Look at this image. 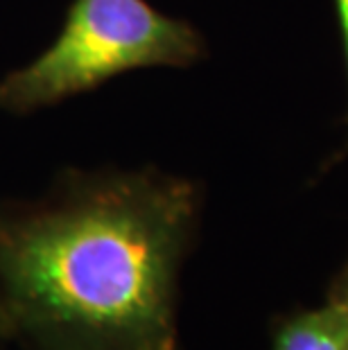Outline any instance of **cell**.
<instances>
[{
    "label": "cell",
    "instance_id": "6da1fadb",
    "mask_svg": "<svg viewBox=\"0 0 348 350\" xmlns=\"http://www.w3.org/2000/svg\"><path fill=\"white\" fill-rule=\"evenodd\" d=\"M202 192L157 167H68L0 201V341L179 350L176 299Z\"/></svg>",
    "mask_w": 348,
    "mask_h": 350
},
{
    "label": "cell",
    "instance_id": "7a4b0ae2",
    "mask_svg": "<svg viewBox=\"0 0 348 350\" xmlns=\"http://www.w3.org/2000/svg\"><path fill=\"white\" fill-rule=\"evenodd\" d=\"M204 57L202 32L147 0H72L55 41L0 77V113L32 116L127 72Z\"/></svg>",
    "mask_w": 348,
    "mask_h": 350
},
{
    "label": "cell",
    "instance_id": "3957f363",
    "mask_svg": "<svg viewBox=\"0 0 348 350\" xmlns=\"http://www.w3.org/2000/svg\"><path fill=\"white\" fill-rule=\"evenodd\" d=\"M273 350H348V317L328 301L278 325Z\"/></svg>",
    "mask_w": 348,
    "mask_h": 350
},
{
    "label": "cell",
    "instance_id": "277c9868",
    "mask_svg": "<svg viewBox=\"0 0 348 350\" xmlns=\"http://www.w3.org/2000/svg\"><path fill=\"white\" fill-rule=\"evenodd\" d=\"M335 305L344 310V314L348 317V265L344 267L342 275L337 278V282L332 285V292H330V299Z\"/></svg>",
    "mask_w": 348,
    "mask_h": 350
},
{
    "label": "cell",
    "instance_id": "5b68a950",
    "mask_svg": "<svg viewBox=\"0 0 348 350\" xmlns=\"http://www.w3.org/2000/svg\"><path fill=\"white\" fill-rule=\"evenodd\" d=\"M335 7H337L339 25H342L344 46H346V62H348V0H335Z\"/></svg>",
    "mask_w": 348,
    "mask_h": 350
}]
</instances>
